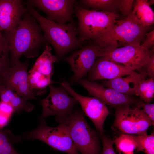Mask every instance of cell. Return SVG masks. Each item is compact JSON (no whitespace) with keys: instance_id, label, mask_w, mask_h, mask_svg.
<instances>
[{"instance_id":"15","label":"cell","mask_w":154,"mask_h":154,"mask_svg":"<svg viewBox=\"0 0 154 154\" xmlns=\"http://www.w3.org/2000/svg\"><path fill=\"white\" fill-rule=\"evenodd\" d=\"M135 71L132 68L115 62L107 57H99L89 72L87 80H110L129 75Z\"/></svg>"},{"instance_id":"22","label":"cell","mask_w":154,"mask_h":154,"mask_svg":"<svg viewBox=\"0 0 154 154\" xmlns=\"http://www.w3.org/2000/svg\"><path fill=\"white\" fill-rule=\"evenodd\" d=\"M119 0H82L81 3L92 10L116 13L119 10Z\"/></svg>"},{"instance_id":"14","label":"cell","mask_w":154,"mask_h":154,"mask_svg":"<svg viewBox=\"0 0 154 154\" xmlns=\"http://www.w3.org/2000/svg\"><path fill=\"white\" fill-rule=\"evenodd\" d=\"M75 2L74 0H30L27 3L44 12L48 19L64 24L72 20Z\"/></svg>"},{"instance_id":"13","label":"cell","mask_w":154,"mask_h":154,"mask_svg":"<svg viewBox=\"0 0 154 154\" xmlns=\"http://www.w3.org/2000/svg\"><path fill=\"white\" fill-rule=\"evenodd\" d=\"M76 82L83 86L94 97L99 99L106 105H110L115 108L136 105L139 101L130 96L105 87L94 81L82 78Z\"/></svg>"},{"instance_id":"26","label":"cell","mask_w":154,"mask_h":154,"mask_svg":"<svg viewBox=\"0 0 154 154\" xmlns=\"http://www.w3.org/2000/svg\"><path fill=\"white\" fill-rule=\"evenodd\" d=\"M113 141L119 151L123 154H134L136 144L131 135L122 134L116 137Z\"/></svg>"},{"instance_id":"21","label":"cell","mask_w":154,"mask_h":154,"mask_svg":"<svg viewBox=\"0 0 154 154\" xmlns=\"http://www.w3.org/2000/svg\"><path fill=\"white\" fill-rule=\"evenodd\" d=\"M20 141L9 130L0 128V154H20L15 149L13 144Z\"/></svg>"},{"instance_id":"30","label":"cell","mask_w":154,"mask_h":154,"mask_svg":"<svg viewBox=\"0 0 154 154\" xmlns=\"http://www.w3.org/2000/svg\"><path fill=\"white\" fill-rule=\"evenodd\" d=\"M134 1L133 0H119V10L124 18L131 12Z\"/></svg>"},{"instance_id":"24","label":"cell","mask_w":154,"mask_h":154,"mask_svg":"<svg viewBox=\"0 0 154 154\" xmlns=\"http://www.w3.org/2000/svg\"><path fill=\"white\" fill-rule=\"evenodd\" d=\"M7 41L0 31V83L4 73L11 66Z\"/></svg>"},{"instance_id":"23","label":"cell","mask_w":154,"mask_h":154,"mask_svg":"<svg viewBox=\"0 0 154 154\" xmlns=\"http://www.w3.org/2000/svg\"><path fill=\"white\" fill-rule=\"evenodd\" d=\"M136 95L139 96L141 101L149 104L154 97V78H145L139 82Z\"/></svg>"},{"instance_id":"12","label":"cell","mask_w":154,"mask_h":154,"mask_svg":"<svg viewBox=\"0 0 154 154\" xmlns=\"http://www.w3.org/2000/svg\"><path fill=\"white\" fill-rule=\"evenodd\" d=\"M101 51L96 45L92 43L82 47L74 52L64 60L71 66L74 73L71 79L76 82L90 71L97 58L100 57Z\"/></svg>"},{"instance_id":"4","label":"cell","mask_w":154,"mask_h":154,"mask_svg":"<svg viewBox=\"0 0 154 154\" xmlns=\"http://www.w3.org/2000/svg\"><path fill=\"white\" fill-rule=\"evenodd\" d=\"M56 121L65 126L81 154H99L100 147L98 135L88 124L82 110L76 109L68 116L56 117Z\"/></svg>"},{"instance_id":"6","label":"cell","mask_w":154,"mask_h":154,"mask_svg":"<svg viewBox=\"0 0 154 154\" xmlns=\"http://www.w3.org/2000/svg\"><path fill=\"white\" fill-rule=\"evenodd\" d=\"M21 139L38 140L46 143L55 150L68 154H81L76 150L65 126L62 124L52 127L41 122L35 129L23 134Z\"/></svg>"},{"instance_id":"10","label":"cell","mask_w":154,"mask_h":154,"mask_svg":"<svg viewBox=\"0 0 154 154\" xmlns=\"http://www.w3.org/2000/svg\"><path fill=\"white\" fill-rule=\"evenodd\" d=\"M61 84L67 92L80 104L83 112L92 121L100 133H103L104 124L110 112L106 105L99 99L84 96L76 92L67 82L64 81Z\"/></svg>"},{"instance_id":"7","label":"cell","mask_w":154,"mask_h":154,"mask_svg":"<svg viewBox=\"0 0 154 154\" xmlns=\"http://www.w3.org/2000/svg\"><path fill=\"white\" fill-rule=\"evenodd\" d=\"M115 108V127L128 135H147V130L152 124L142 109L137 106L132 108L130 106Z\"/></svg>"},{"instance_id":"32","label":"cell","mask_w":154,"mask_h":154,"mask_svg":"<svg viewBox=\"0 0 154 154\" xmlns=\"http://www.w3.org/2000/svg\"><path fill=\"white\" fill-rule=\"evenodd\" d=\"M145 39L141 46L149 49L154 44V30H153L145 34Z\"/></svg>"},{"instance_id":"8","label":"cell","mask_w":154,"mask_h":154,"mask_svg":"<svg viewBox=\"0 0 154 154\" xmlns=\"http://www.w3.org/2000/svg\"><path fill=\"white\" fill-rule=\"evenodd\" d=\"M49 86V94L45 98L40 100L43 109L39 118L40 122L45 121V119L51 115L64 117L70 115L75 110L78 102L61 85L56 87L52 84Z\"/></svg>"},{"instance_id":"33","label":"cell","mask_w":154,"mask_h":154,"mask_svg":"<svg viewBox=\"0 0 154 154\" xmlns=\"http://www.w3.org/2000/svg\"><path fill=\"white\" fill-rule=\"evenodd\" d=\"M148 3L149 5L151 7V6L154 4V0H150L149 1H148Z\"/></svg>"},{"instance_id":"28","label":"cell","mask_w":154,"mask_h":154,"mask_svg":"<svg viewBox=\"0 0 154 154\" xmlns=\"http://www.w3.org/2000/svg\"><path fill=\"white\" fill-rule=\"evenodd\" d=\"M99 135L103 145L101 154H116L113 147V140L103 133H100Z\"/></svg>"},{"instance_id":"20","label":"cell","mask_w":154,"mask_h":154,"mask_svg":"<svg viewBox=\"0 0 154 154\" xmlns=\"http://www.w3.org/2000/svg\"><path fill=\"white\" fill-rule=\"evenodd\" d=\"M147 0L134 1L131 14L142 25L149 26L154 24V13Z\"/></svg>"},{"instance_id":"2","label":"cell","mask_w":154,"mask_h":154,"mask_svg":"<svg viewBox=\"0 0 154 154\" xmlns=\"http://www.w3.org/2000/svg\"><path fill=\"white\" fill-rule=\"evenodd\" d=\"M27 4V11L40 26L44 39L54 48L57 61L69 52L83 47L77 37V28L72 21L60 24L50 21L42 16L32 5Z\"/></svg>"},{"instance_id":"11","label":"cell","mask_w":154,"mask_h":154,"mask_svg":"<svg viewBox=\"0 0 154 154\" xmlns=\"http://www.w3.org/2000/svg\"><path fill=\"white\" fill-rule=\"evenodd\" d=\"M154 54L151 50L145 48L141 45H129L115 49L104 54L106 56L118 64L140 71L143 66Z\"/></svg>"},{"instance_id":"1","label":"cell","mask_w":154,"mask_h":154,"mask_svg":"<svg viewBox=\"0 0 154 154\" xmlns=\"http://www.w3.org/2000/svg\"><path fill=\"white\" fill-rule=\"evenodd\" d=\"M42 31L39 24L27 10L13 32H2L9 46L11 66L20 62L22 55L29 58L38 55L46 41Z\"/></svg>"},{"instance_id":"17","label":"cell","mask_w":154,"mask_h":154,"mask_svg":"<svg viewBox=\"0 0 154 154\" xmlns=\"http://www.w3.org/2000/svg\"><path fill=\"white\" fill-rule=\"evenodd\" d=\"M147 76L145 71L142 69L139 72L135 71L126 77H118L104 81L102 85L123 94L129 96L136 95L140 82L146 78Z\"/></svg>"},{"instance_id":"34","label":"cell","mask_w":154,"mask_h":154,"mask_svg":"<svg viewBox=\"0 0 154 154\" xmlns=\"http://www.w3.org/2000/svg\"><path fill=\"white\" fill-rule=\"evenodd\" d=\"M119 154H122V153H121V152L119 151Z\"/></svg>"},{"instance_id":"18","label":"cell","mask_w":154,"mask_h":154,"mask_svg":"<svg viewBox=\"0 0 154 154\" xmlns=\"http://www.w3.org/2000/svg\"><path fill=\"white\" fill-rule=\"evenodd\" d=\"M0 98L1 101L10 105L14 112H19L24 110L30 112L34 105L26 101L15 92L0 84Z\"/></svg>"},{"instance_id":"5","label":"cell","mask_w":154,"mask_h":154,"mask_svg":"<svg viewBox=\"0 0 154 154\" xmlns=\"http://www.w3.org/2000/svg\"><path fill=\"white\" fill-rule=\"evenodd\" d=\"M78 20V38L82 43L99 37L116 22V13L90 10L80 6L74 7Z\"/></svg>"},{"instance_id":"16","label":"cell","mask_w":154,"mask_h":154,"mask_svg":"<svg viewBox=\"0 0 154 154\" xmlns=\"http://www.w3.org/2000/svg\"><path fill=\"white\" fill-rule=\"evenodd\" d=\"M27 11L21 0H0V31L13 32Z\"/></svg>"},{"instance_id":"25","label":"cell","mask_w":154,"mask_h":154,"mask_svg":"<svg viewBox=\"0 0 154 154\" xmlns=\"http://www.w3.org/2000/svg\"><path fill=\"white\" fill-rule=\"evenodd\" d=\"M136 144V152L141 151L146 154H154V132L149 135H131Z\"/></svg>"},{"instance_id":"29","label":"cell","mask_w":154,"mask_h":154,"mask_svg":"<svg viewBox=\"0 0 154 154\" xmlns=\"http://www.w3.org/2000/svg\"><path fill=\"white\" fill-rule=\"evenodd\" d=\"M142 110L151 121L152 125H154V104L145 103L142 101H139L136 105Z\"/></svg>"},{"instance_id":"9","label":"cell","mask_w":154,"mask_h":154,"mask_svg":"<svg viewBox=\"0 0 154 154\" xmlns=\"http://www.w3.org/2000/svg\"><path fill=\"white\" fill-rule=\"evenodd\" d=\"M29 64L28 61L26 60L12 66L4 74L0 83L14 91L26 101L36 99L29 81Z\"/></svg>"},{"instance_id":"19","label":"cell","mask_w":154,"mask_h":154,"mask_svg":"<svg viewBox=\"0 0 154 154\" xmlns=\"http://www.w3.org/2000/svg\"><path fill=\"white\" fill-rule=\"evenodd\" d=\"M51 50L50 45H46L43 52L29 72L51 76L53 72V64L57 62V58L52 54Z\"/></svg>"},{"instance_id":"27","label":"cell","mask_w":154,"mask_h":154,"mask_svg":"<svg viewBox=\"0 0 154 154\" xmlns=\"http://www.w3.org/2000/svg\"><path fill=\"white\" fill-rule=\"evenodd\" d=\"M14 112L10 105L0 102V128H2L8 124Z\"/></svg>"},{"instance_id":"31","label":"cell","mask_w":154,"mask_h":154,"mask_svg":"<svg viewBox=\"0 0 154 154\" xmlns=\"http://www.w3.org/2000/svg\"><path fill=\"white\" fill-rule=\"evenodd\" d=\"M142 68L145 70L149 78H154V54L148 59Z\"/></svg>"},{"instance_id":"3","label":"cell","mask_w":154,"mask_h":154,"mask_svg":"<svg viewBox=\"0 0 154 154\" xmlns=\"http://www.w3.org/2000/svg\"><path fill=\"white\" fill-rule=\"evenodd\" d=\"M149 26L141 24L130 13L123 19L117 20L92 43L98 46L103 54L128 45H140Z\"/></svg>"}]
</instances>
